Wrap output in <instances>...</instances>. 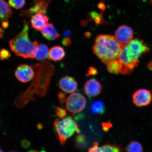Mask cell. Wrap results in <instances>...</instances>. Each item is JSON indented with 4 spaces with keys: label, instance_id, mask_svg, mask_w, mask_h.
Masks as SVG:
<instances>
[{
    "label": "cell",
    "instance_id": "f35d334b",
    "mask_svg": "<svg viewBox=\"0 0 152 152\" xmlns=\"http://www.w3.org/2000/svg\"><path fill=\"white\" fill-rule=\"evenodd\" d=\"M9 152H17L14 151H11Z\"/></svg>",
    "mask_w": 152,
    "mask_h": 152
},
{
    "label": "cell",
    "instance_id": "d590c367",
    "mask_svg": "<svg viewBox=\"0 0 152 152\" xmlns=\"http://www.w3.org/2000/svg\"><path fill=\"white\" fill-rule=\"evenodd\" d=\"M27 152H38L37 151H36V150H34V149H31L29 150V151H28Z\"/></svg>",
    "mask_w": 152,
    "mask_h": 152
},
{
    "label": "cell",
    "instance_id": "ac0fdd59",
    "mask_svg": "<svg viewBox=\"0 0 152 152\" xmlns=\"http://www.w3.org/2000/svg\"><path fill=\"white\" fill-rule=\"evenodd\" d=\"M91 110L92 113L96 115H102L105 111V106L102 102L96 101L91 105Z\"/></svg>",
    "mask_w": 152,
    "mask_h": 152
},
{
    "label": "cell",
    "instance_id": "52a82bcc",
    "mask_svg": "<svg viewBox=\"0 0 152 152\" xmlns=\"http://www.w3.org/2000/svg\"><path fill=\"white\" fill-rule=\"evenodd\" d=\"M134 33L132 28L126 26H119L115 32V37L122 47L132 40Z\"/></svg>",
    "mask_w": 152,
    "mask_h": 152
},
{
    "label": "cell",
    "instance_id": "5b68a950",
    "mask_svg": "<svg viewBox=\"0 0 152 152\" xmlns=\"http://www.w3.org/2000/svg\"><path fill=\"white\" fill-rule=\"evenodd\" d=\"M86 104V100L84 96L78 92L72 93L66 101V107L68 111L75 114L82 111Z\"/></svg>",
    "mask_w": 152,
    "mask_h": 152
},
{
    "label": "cell",
    "instance_id": "4fadbf2b",
    "mask_svg": "<svg viewBox=\"0 0 152 152\" xmlns=\"http://www.w3.org/2000/svg\"><path fill=\"white\" fill-rule=\"evenodd\" d=\"M48 17L44 14L37 13L31 17V26L36 30L41 31L44 27L48 23Z\"/></svg>",
    "mask_w": 152,
    "mask_h": 152
},
{
    "label": "cell",
    "instance_id": "30bf717a",
    "mask_svg": "<svg viewBox=\"0 0 152 152\" xmlns=\"http://www.w3.org/2000/svg\"><path fill=\"white\" fill-rule=\"evenodd\" d=\"M59 86L64 92L70 94L77 90V83L73 77L66 76L61 79L59 81Z\"/></svg>",
    "mask_w": 152,
    "mask_h": 152
},
{
    "label": "cell",
    "instance_id": "ab89813d",
    "mask_svg": "<svg viewBox=\"0 0 152 152\" xmlns=\"http://www.w3.org/2000/svg\"><path fill=\"white\" fill-rule=\"evenodd\" d=\"M151 3L152 4V0H151Z\"/></svg>",
    "mask_w": 152,
    "mask_h": 152
},
{
    "label": "cell",
    "instance_id": "8992f818",
    "mask_svg": "<svg viewBox=\"0 0 152 152\" xmlns=\"http://www.w3.org/2000/svg\"><path fill=\"white\" fill-rule=\"evenodd\" d=\"M152 99L151 92L145 89H141L136 91L132 96L133 102L138 107L149 105Z\"/></svg>",
    "mask_w": 152,
    "mask_h": 152
},
{
    "label": "cell",
    "instance_id": "8fae6325",
    "mask_svg": "<svg viewBox=\"0 0 152 152\" xmlns=\"http://www.w3.org/2000/svg\"><path fill=\"white\" fill-rule=\"evenodd\" d=\"M102 90L100 83L94 79L89 80L85 83L84 91L85 94L90 97H94L99 95Z\"/></svg>",
    "mask_w": 152,
    "mask_h": 152
},
{
    "label": "cell",
    "instance_id": "1f68e13d",
    "mask_svg": "<svg viewBox=\"0 0 152 152\" xmlns=\"http://www.w3.org/2000/svg\"><path fill=\"white\" fill-rule=\"evenodd\" d=\"M147 67L148 69L152 71V60L148 64Z\"/></svg>",
    "mask_w": 152,
    "mask_h": 152
},
{
    "label": "cell",
    "instance_id": "836d02e7",
    "mask_svg": "<svg viewBox=\"0 0 152 152\" xmlns=\"http://www.w3.org/2000/svg\"><path fill=\"white\" fill-rule=\"evenodd\" d=\"M85 36L86 37H90L91 36V34L90 33H88V32H87V33L85 34Z\"/></svg>",
    "mask_w": 152,
    "mask_h": 152
},
{
    "label": "cell",
    "instance_id": "ffe728a7",
    "mask_svg": "<svg viewBox=\"0 0 152 152\" xmlns=\"http://www.w3.org/2000/svg\"><path fill=\"white\" fill-rule=\"evenodd\" d=\"M108 71L112 74L120 73V64L118 60L112 61L106 64Z\"/></svg>",
    "mask_w": 152,
    "mask_h": 152
},
{
    "label": "cell",
    "instance_id": "44dd1931",
    "mask_svg": "<svg viewBox=\"0 0 152 152\" xmlns=\"http://www.w3.org/2000/svg\"><path fill=\"white\" fill-rule=\"evenodd\" d=\"M9 5L14 9H20L25 4V0H8Z\"/></svg>",
    "mask_w": 152,
    "mask_h": 152
},
{
    "label": "cell",
    "instance_id": "277c9868",
    "mask_svg": "<svg viewBox=\"0 0 152 152\" xmlns=\"http://www.w3.org/2000/svg\"><path fill=\"white\" fill-rule=\"evenodd\" d=\"M54 126L57 137L62 145L75 132L78 134L80 132L77 123L71 116L66 117L61 120L56 119L54 121Z\"/></svg>",
    "mask_w": 152,
    "mask_h": 152
},
{
    "label": "cell",
    "instance_id": "7402d4cb",
    "mask_svg": "<svg viewBox=\"0 0 152 152\" xmlns=\"http://www.w3.org/2000/svg\"><path fill=\"white\" fill-rule=\"evenodd\" d=\"M85 136L83 135L79 134L75 138V144L76 147L79 148H82L85 146Z\"/></svg>",
    "mask_w": 152,
    "mask_h": 152
},
{
    "label": "cell",
    "instance_id": "f1b7e54d",
    "mask_svg": "<svg viewBox=\"0 0 152 152\" xmlns=\"http://www.w3.org/2000/svg\"><path fill=\"white\" fill-rule=\"evenodd\" d=\"M31 143L28 140H22L21 142V145L24 149H27L30 147Z\"/></svg>",
    "mask_w": 152,
    "mask_h": 152
},
{
    "label": "cell",
    "instance_id": "4316f807",
    "mask_svg": "<svg viewBox=\"0 0 152 152\" xmlns=\"http://www.w3.org/2000/svg\"><path fill=\"white\" fill-rule=\"evenodd\" d=\"M98 73L97 70L96 68L94 67L89 68L88 72H87V75L94 76L96 75Z\"/></svg>",
    "mask_w": 152,
    "mask_h": 152
},
{
    "label": "cell",
    "instance_id": "e0dca14e",
    "mask_svg": "<svg viewBox=\"0 0 152 152\" xmlns=\"http://www.w3.org/2000/svg\"><path fill=\"white\" fill-rule=\"evenodd\" d=\"M49 50L47 45L43 43L39 44L35 58L38 61H43L48 58Z\"/></svg>",
    "mask_w": 152,
    "mask_h": 152
},
{
    "label": "cell",
    "instance_id": "7a4b0ae2",
    "mask_svg": "<svg viewBox=\"0 0 152 152\" xmlns=\"http://www.w3.org/2000/svg\"><path fill=\"white\" fill-rule=\"evenodd\" d=\"M123 47L114 36L100 35L95 40L93 52L104 64L118 60Z\"/></svg>",
    "mask_w": 152,
    "mask_h": 152
},
{
    "label": "cell",
    "instance_id": "83f0119b",
    "mask_svg": "<svg viewBox=\"0 0 152 152\" xmlns=\"http://www.w3.org/2000/svg\"><path fill=\"white\" fill-rule=\"evenodd\" d=\"M102 128L104 132H107L113 126V125L110 122L103 123L102 124Z\"/></svg>",
    "mask_w": 152,
    "mask_h": 152
},
{
    "label": "cell",
    "instance_id": "8d00e7d4",
    "mask_svg": "<svg viewBox=\"0 0 152 152\" xmlns=\"http://www.w3.org/2000/svg\"><path fill=\"white\" fill-rule=\"evenodd\" d=\"M3 31H2V29L1 28V37L2 38L3 37Z\"/></svg>",
    "mask_w": 152,
    "mask_h": 152
},
{
    "label": "cell",
    "instance_id": "74e56055",
    "mask_svg": "<svg viewBox=\"0 0 152 152\" xmlns=\"http://www.w3.org/2000/svg\"><path fill=\"white\" fill-rule=\"evenodd\" d=\"M1 152H4L2 151V150L1 149Z\"/></svg>",
    "mask_w": 152,
    "mask_h": 152
},
{
    "label": "cell",
    "instance_id": "f546056e",
    "mask_svg": "<svg viewBox=\"0 0 152 152\" xmlns=\"http://www.w3.org/2000/svg\"><path fill=\"white\" fill-rule=\"evenodd\" d=\"M98 7L100 10L103 11L106 9V6L104 4L102 1H100L98 4Z\"/></svg>",
    "mask_w": 152,
    "mask_h": 152
},
{
    "label": "cell",
    "instance_id": "e575fe53",
    "mask_svg": "<svg viewBox=\"0 0 152 152\" xmlns=\"http://www.w3.org/2000/svg\"><path fill=\"white\" fill-rule=\"evenodd\" d=\"M37 128L39 129H41L42 128V125L41 124L37 125Z\"/></svg>",
    "mask_w": 152,
    "mask_h": 152
},
{
    "label": "cell",
    "instance_id": "6da1fadb",
    "mask_svg": "<svg viewBox=\"0 0 152 152\" xmlns=\"http://www.w3.org/2000/svg\"><path fill=\"white\" fill-rule=\"evenodd\" d=\"M150 48L142 40L135 39L122 48L118 60L120 64V73L129 75L138 66L140 58L149 52Z\"/></svg>",
    "mask_w": 152,
    "mask_h": 152
},
{
    "label": "cell",
    "instance_id": "603a6c76",
    "mask_svg": "<svg viewBox=\"0 0 152 152\" xmlns=\"http://www.w3.org/2000/svg\"><path fill=\"white\" fill-rule=\"evenodd\" d=\"M55 111H56L57 116L60 119L64 118L67 115L66 110L61 107H56Z\"/></svg>",
    "mask_w": 152,
    "mask_h": 152
},
{
    "label": "cell",
    "instance_id": "d6986e66",
    "mask_svg": "<svg viewBox=\"0 0 152 152\" xmlns=\"http://www.w3.org/2000/svg\"><path fill=\"white\" fill-rule=\"evenodd\" d=\"M125 151L126 152H142L143 148L139 142L133 140L127 145Z\"/></svg>",
    "mask_w": 152,
    "mask_h": 152
},
{
    "label": "cell",
    "instance_id": "4dcf8cb0",
    "mask_svg": "<svg viewBox=\"0 0 152 152\" xmlns=\"http://www.w3.org/2000/svg\"><path fill=\"white\" fill-rule=\"evenodd\" d=\"M1 25L3 28H7L9 27V22L8 21L4 20L1 22Z\"/></svg>",
    "mask_w": 152,
    "mask_h": 152
},
{
    "label": "cell",
    "instance_id": "d6a6232c",
    "mask_svg": "<svg viewBox=\"0 0 152 152\" xmlns=\"http://www.w3.org/2000/svg\"><path fill=\"white\" fill-rule=\"evenodd\" d=\"M64 35L66 37H68L70 35V32L69 31L66 30V31H64Z\"/></svg>",
    "mask_w": 152,
    "mask_h": 152
},
{
    "label": "cell",
    "instance_id": "7c38bea8",
    "mask_svg": "<svg viewBox=\"0 0 152 152\" xmlns=\"http://www.w3.org/2000/svg\"><path fill=\"white\" fill-rule=\"evenodd\" d=\"M88 152H122L121 147L116 144L107 143L99 146L96 142L89 148Z\"/></svg>",
    "mask_w": 152,
    "mask_h": 152
},
{
    "label": "cell",
    "instance_id": "5bb4252c",
    "mask_svg": "<svg viewBox=\"0 0 152 152\" xmlns=\"http://www.w3.org/2000/svg\"><path fill=\"white\" fill-rule=\"evenodd\" d=\"M41 31L43 37L49 41L54 40L60 36V34L52 23H48Z\"/></svg>",
    "mask_w": 152,
    "mask_h": 152
},
{
    "label": "cell",
    "instance_id": "9c48e42d",
    "mask_svg": "<svg viewBox=\"0 0 152 152\" xmlns=\"http://www.w3.org/2000/svg\"><path fill=\"white\" fill-rule=\"evenodd\" d=\"M52 0H34V5L31 8L25 11H22V16L31 17L37 13L45 14L46 12L48 5Z\"/></svg>",
    "mask_w": 152,
    "mask_h": 152
},
{
    "label": "cell",
    "instance_id": "3957f363",
    "mask_svg": "<svg viewBox=\"0 0 152 152\" xmlns=\"http://www.w3.org/2000/svg\"><path fill=\"white\" fill-rule=\"evenodd\" d=\"M21 31L9 42L10 49L17 56L24 58H35L39 44L37 41L30 40L28 35L29 25L28 23L24 20Z\"/></svg>",
    "mask_w": 152,
    "mask_h": 152
},
{
    "label": "cell",
    "instance_id": "9a60e30c",
    "mask_svg": "<svg viewBox=\"0 0 152 152\" xmlns=\"http://www.w3.org/2000/svg\"><path fill=\"white\" fill-rule=\"evenodd\" d=\"M65 54L63 48L59 45H55L49 50L48 58L55 62L60 61L64 58Z\"/></svg>",
    "mask_w": 152,
    "mask_h": 152
},
{
    "label": "cell",
    "instance_id": "cb8c5ba5",
    "mask_svg": "<svg viewBox=\"0 0 152 152\" xmlns=\"http://www.w3.org/2000/svg\"><path fill=\"white\" fill-rule=\"evenodd\" d=\"M11 56V53L6 49H1L0 54V58L1 60L8 59Z\"/></svg>",
    "mask_w": 152,
    "mask_h": 152
},
{
    "label": "cell",
    "instance_id": "d4e9b609",
    "mask_svg": "<svg viewBox=\"0 0 152 152\" xmlns=\"http://www.w3.org/2000/svg\"><path fill=\"white\" fill-rule=\"evenodd\" d=\"M59 101L61 103L64 104L66 101V94L65 93L60 92L58 94Z\"/></svg>",
    "mask_w": 152,
    "mask_h": 152
},
{
    "label": "cell",
    "instance_id": "484cf974",
    "mask_svg": "<svg viewBox=\"0 0 152 152\" xmlns=\"http://www.w3.org/2000/svg\"><path fill=\"white\" fill-rule=\"evenodd\" d=\"M63 45L64 46L68 47L71 45L72 41L71 39L68 37H66L63 39L62 41Z\"/></svg>",
    "mask_w": 152,
    "mask_h": 152
},
{
    "label": "cell",
    "instance_id": "2e32d148",
    "mask_svg": "<svg viewBox=\"0 0 152 152\" xmlns=\"http://www.w3.org/2000/svg\"><path fill=\"white\" fill-rule=\"evenodd\" d=\"M0 18L1 22L7 20L12 15V11L4 0H0Z\"/></svg>",
    "mask_w": 152,
    "mask_h": 152
},
{
    "label": "cell",
    "instance_id": "ba28073f",
    "mask_svg": "<svg viewBox=\"0 0 152 152\" xmlns=\"http://www.w3.org/2000/svg\"><path fill=\"white\" fill-rule=\"evenodd\" d=\"M34 68L27 64L19 66L15 72L17 79L21 82L26 83L31 81L35 77Z\"/></svg>",
    "mask_w": 152,
    "mask_h": 152
}]
</instances>
